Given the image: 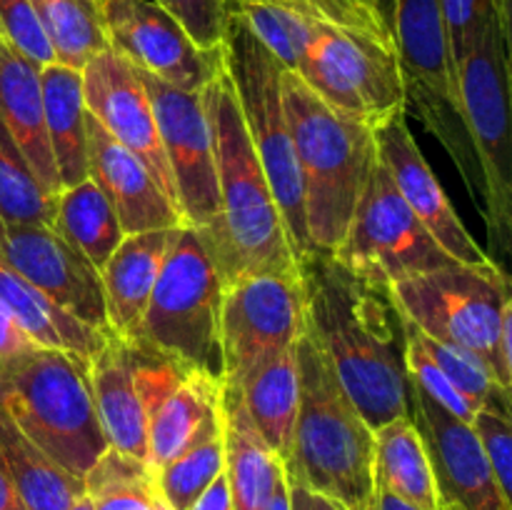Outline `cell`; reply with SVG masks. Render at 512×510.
I'll use <instances>...</instances> for the list:
<instances>
[{"label": "cell", "mask_w": 512, "mask_h": 510, "mask_svg": "<svg viewBox=\"0 0 512 510\" xmlns=\"http://www.w3.org/2000/svg\"><path fill=\"white\" fill-rule=\"evenodd\" d=\"M410 418L428 450L440 503L460 510H512L473 425L455 418L410 383Z\"/></svg>", "instance_id": "ac0fdd59"}, {"label": "cell", "mask_w": 512, "mask_h": 510, "mask_svg": "<svg viewBox=\"0 0 512 510\" xmlns=\"http://www.w3.org/2000/svg\"><path fill=\"white\" fill-rule=\"evenodd\" d=\"M305 333L373 430L410 415L405 318L388 285L358 278L328 253L300 260Z\"/></svg>", "instance_id": "6da1fadb"}, {"label": "cell", "mask_w": 512, "mask_h": 510, "mask_svg": "<svg viewBox=\"0 0 512 510\" xmlns=\"http://www.w3.org/2000/svg\"><path fill=\"white\" fill-rule=\"evenodd\" d=\"M53 200L35 183L23 153L0 120V218L53 225Z\"/></svg>", "instance_id": "8d00e7d4"}, {"label": "cell", "mask_w": 512, "mask_h": 510, "mask_svg": "<svg viewBox=\"0 0 512 510\" xmlns=\"http://www.w3.org/2000/svg\"><path fill=\"white\" fill-rule=\"evenodd\" d=\"M173 15L193 43L203 50L223 48L230 10L225 0H153Z\"/></svg>", "instance_id": "f35d334b"}, {"label": "cell", "mask_w": 512, "mask_h": 510, "mask_svg": "<svg viewBox=\"0 0 512 510\" xmlns=\"http://www.w3.org/2000/svg\"><path fill=\"white\" fill-rule=\"evenodd\" d=\"M330 255L358 278L388 288L455 263L405 205L380 160L373 165L345 238Z\"/></svg>", "instance_id": "7c38bea8"}, {"label": "cell", "mask_w": 512, "mask_h": 510, "mask_svg": "<svg viewBox=\"0 0 512 510\" xmlns=\"http://www.w3.org/2000/svg\"><path fill=\"white\" fill-rule=\"evenodd\" d=\"M0 408L53 463L80 480L108 450L88 365L73 353L33 345L3 360Z\"/></svg>", "instance_id": "8992f818"}, {"label": "cell", "mask_w": 512, "mask_h": 510, "mask_svg": "<svg viewBox=\"0 0 512 510\" xmlns=\"http://www.w3.org/2000/svg\"><path fill=\"white\" fill-rule=\"evenodd\" d=\"M0 255L63 313L110 335L98 268L53 225L0 218Z\"/></svg>", "instance_id": "2e32d148"}, {"label": "cell", "mask_w": 512, "mask_h": 510, "mask_svg": "<svg viewBox=\"0 0 512 510\" xmlns=\"http://www.w3.org/2000/svg\"><path fill=\"white\" fill-rule=\"evenodd\" d=\"M188 510H233V498H230V488H228V480H225V473H220Z\"/></svg>", "instance_id": "ee69618b"}, {"label": "cell", "mask_w": 512, "mask_h": 510, "mask_svg": "<svg viewBox=\"0 0 512 510\" xmlns=\"http://www.w3.org/2000/svg\"><path fill=\"white\" fill-rule=\"evenodd\" d=\"M380 25L385 33L393 38V23H395V0H358Z\"/></svg>", "instance_id": "bcb514c9"}, {"label": "cell", "mask_w": 512, "mask_h": 510, "mask_svg": "<svg viewBox=\"0 0 512 510\" xmlns=\"http://www.w3.org/2000/svg\"><path fill=\"white\" fill-rule=\"evenodd\" d=\"M140 78L148 90L160 143L173 175L175 205L183 223L190 225L203 238L208 253H213L220 240V200L213 133L203 95L160 83L148 73H140Z\"/></svg>", "instance_id": "4fadbf2b"}, {"label": "cell", "mask_w": 512, "mask_h": 510, "mask_svg": "<svg viewBox=\"0 0 512 510\" xmlns=\"http://www.w3.org/2000/svg\"><path fill=\"white\" fill-rule=\"evenodd\" d=\"M108 48L140 73L200 93L223 70V48L203 50L153 0H100Z\"/></svg>", "instance_id": "9a60e30c"}, {"label": "cell", "mask_w": 512, "mask_h": 510, "mask_svg": "<svg viewBox=\"0 0 512 510\" xmlns=\"http://www.w3.org/2000/svg\"><path fill=\"white\" fill-rule=\"evenodd\" d=\"M283 468L338 510H375V430L308 333L298 340V415Z\"/></svg>", "instance_id": "3957f363"}, {"label": "cell", "mask_w": 512, "mask_h": 510, "mask_svg": "<svg viewBox=\"0 0 512 510\" xmlns=\"http://www.w3.org/2000/svg\"><path fill=\"white\" fill-rule=\"evenodd\" d=\"M223 68L233 83L245 130L263 165L300 265V260L310 255V243L305 230L303 183L283 103V65L238 15L230 13L223 38Z\"/></svg>", "instance_id": "9c48e42d"}, {"label": "cell", "mask_w": 512, "mask_h": 510, "mask_svg": "<svg viewBox=\"0 0 512 510\" xmlns=\"http://www.w3.org/2000/svg\"><path fill=\"white\" fill-rule=\"evenodd\" d=\"M158 510H173V508H170V505H168V503H165V500H163V498H160V503H158Z\"/></svg>", "instance_id": "f5cc1de1"}, {"label": "cell", "mask_w": 512, "mask_h": 510, "mask_svg": "<svg viewBox=\"0 0 512 510\" xmlns=\"http://www.w3.org/2000/svg\"><path fill=\"white\" fill-rule=\"evenodd\" d=\"M215 150V178L220 200V240L210 258L223 280L240 275L300 273L225 68L200 90Z\"/></svg>", "instance_id": "7a4b0ae2"}, {"label": "cell", "mask_w": 512, "mask_h": 510, "mask_svg": "<svg viewBox=\"0 0 512 510\" xmlns=\"http://www.w3.org/2000/svg\"><path fill=\"white\" fill-rule=\"evenodd\" d=\"M490 8L503 23H510V0H490Z\"/></svg>", "instance_id": "f907efd6"}, {"label": "cell", "mask_w": 512, "mask_h": 510, "mask_svg": "<svg viewBox=\"0 0 512 510\" xmlns=\"http://www.w3.org/2000/svg\"><path fill=\"white\" fill-rule=\"evenodd\" d=\"M288 498H290V510H338L330 500L320 498V495L310 493L308 488L298 483H290L288 480Z\"/></svg>", "instance_id": "f6af8a7d"}, {"label": "cell", "mask_w": 512, "mask_h": 510, "mask_svg": "<svg viewBox=\"0 0 512 510\" xmlns=\"http://www.w3.org/2000/svg\"><path fill=\"white\" fill-rule=\"evenodd\" d=\"M225 468V445H223V423L218 433L208 435L205 440L195 443L193 448L183 450L153 470L155 488L160 498L173 510H188L203 490L223 473Z\"/></svg>", "instance_id": "e575fe53"}, {"label": "cell", "mask_w": 512, "mask_h": 510, "mask_svg": "<svg viewBox=\"0 0 512 510\" xmlns=\"http://www.w3.org/2000/svg\"><path fill=\"white\" fill-rule=\"evenodd\" d=\"M393 45L405 85V110L443 143L460 175L478 193V165L458 98V68L440 0H395Z\"/></svg>", "instance_id": "30bf717a"}, {"label": "cell", "mask_w": 512, "mask_h": 510, "mask_svg": "<svg viewBox=\"0 0 512 510\" xmlns=\"http://www.w3.org/2000/svg\"><path fill=\"white\" fill-rule=\"evenodd\" d=\"M95 415L108 448L145 463L148 460V415L133 378V345L108 335L88 368ZM148 465V463H145Z\"/></svg>", "instance_id": "7402d4cb"}, {"label": "cell", "mask_w": 512, "mask_h": 510, "mask_svg": "<svg viewBox=\"0 0 512 510\" xmlns=\"http://www.w3.org/2000/svg\"><path fill=\"white\" fill-rule=\"evenodd\" d=\"M260 510H290V498H288V478L285 473L280 475V480L275 483L273 493L265 500V505Z\"/></svg>", "instance_id": "c3c4849f"}, {"label": "cell", "mask_w": 512, "mask_h": 510, "mask_svg": "<svg viewBox=\"0 0 512 510\" xmlns=\"http://www.w3.org/2000/svg\"><path fill=\"white\" fill-rule=\"evenodd\" d=\"M0 468L28 510H70L85 495L83 480L48 458L0 408Z\"/></svg>", "instance_id": "f1b7e54d"}, {"label": "cell", "mask_w": 512, "mask_h": 510, "mask_svg": "<svg viewBox=\"0 0 512 510\" xmlns=\"http://www.w3.org/2000/svg\"><path fill=\"white\" fill-rule=\"evenodd\" d=\"M223 290L225 280L203 238L190 225H180L130 343L223 380Z\"/></svg>", "instance_id": "52a82bcc"}, {"label": "cell", "mask_w": 512, "mask_h": 510, "mask_svg": "<svg viewBox=\"0 0 512 510\" xmlns=\"http://www.w3.org/2000/svg\"><path fill=\"white\" fill-rule=\"evenodd\" d=\"M403 318L420 333L473 353L495 383L512 385V288L498 260L450 263L390 285Z\"/></svg>", "instance_id": "5b68a950"}, {"label": "cell", "mask_w": 512, "mask_h": 510, "mask_svg": "<svg viewBox=\"0 0 512 510\" xmlns=\"http://www.w3.org/2000/svg\"><path fill=\"white\" fill-rule=\"evenodd\" d=\"M440 510H460V508H455V505H443V508Z\"/></svg>", "instance_id": "db71d44e"}, {"label": "cell", "mask_w": 512, "mask_h": 510, "mask_svg": "<svg viewBox=\"0 0 512 510\" xmlns=\"http://www.w3.org/2000/svg\"><path fill=\"white\" fill-rule=\"evenodd\" d=\"M413 330L425 353H428L430 358H433V363L443 370L445 378L460 390V395H463L470 405H475V410L485 408L510 415V390H505L503 385L495 383V378L490 375V370L485 368L483 360L475 358L473 353L453 348V345L438 343V340H433L430 335L420 333L415 325Z\"/></svg>", "instance_id": "d590c367"}, {"label": "cell", "mask_w": 512, "mask_h": 510, "mask_svg": "<svg viewBox=\"0 0 512 510\" xmlns=\"http://www.w3.org/2000/svg\"><path fill=\"white\" fill-rule=\"evenodd\" d=\"M305 335L300 273L240 275L225 283L220 305L223 383L238 380L255 363L298 345Z\"/></svg>", "instance_id": "5bb4252c"}, {"label": "cell", "mask_w": 512, "mask_h": 510, "mask_svg": "<svg viewBox=\"0 0 512 510\" xmlns=\"http://www.w3.org/2000/svg\"><path fill=\"white\" fill-rule=\"evenodd\" d=\"M440 10H443L450 50H453L455 68H458L460 60L478 40L485 15L490 10V0H440Z\"/></svg>", "instance_id": "60d3db41"}, {"label": "cell", "mask_w": 512, "mask_h": 510, "mask_svg": "<svg viewBox=\"0 0 512 510\" xmlns=\"http://www.w3.org/2000/svg\"><path fill=\"white\" fill-rule=\"evenodd\" d=\"M50 45L55 63L83 68L108 50L100 0H30Z\"/></svg>", "instance_id": "d6a6232c"}, {"label": "cell", "mask_w": 512, "mask_h": 510, "mask_svg": "<svg viewBox=\"0 0 512 510\" xmlns=\"http://www.w3.org/2000/svg\"><path fill=\"white\" fill-rule=\"evenodd\" d=\"M80 73H83L85 113L98 120L110 138L138 155L165 195L175 203L173 175L165 160L158 123L140 70L108 48L90 58Z\"/></svg>", "instance_id": "e0dca14e"}, {"label": "cell", "mask_w": 512, "mask_h": 510, "mask_svg": "<svg viewBox=\"0 0 512 510\" xmlns=\"http://www.w3.org/2000/svg\"><path fill=\"white\" fill-rule=\"evenodd\" d=\"M0 38L40 68L55 63L53 45L30 0H0Z\"/></svg>", "instance_id": "74e56055"}, {"label": "cell", "mask_w": 512, "mask_h": 510, "mask_svg": "<svg viewBox=\"0 0 512 510\" xmlns=\"http://www.w3.org/2000/svg\"><path fill=\"white\" fill-rule=\"evenodd\" d=\"M375 510H418V508L393 498L390 493H383V490H375Z\"/></svg>", "instance_id": "681fc988"}, {"label": "cell", "mask_w": 512, "mask_h": 510, "mask_svg": "<svg viewBox=\"0 0 512 510\" xmlns=\"http://www.w3.org/2000/svg\"><path fill=\"white\" fill-rule=\"evenodd\" d=\"M220 423L225 445V480L233 510H260L285 473L283 460L268 448L238 400L220 385Z\"/></svg>", "instance_id": "4316f807"}, {"label": "cell", "mask_w": 512, "mask_h": 510, "mask_svg": "<svg viewBox=\"0 0 512 510\" xmlns=\"http://www.w3.org/2000/svg\"><path fill=\"white\" fill-rule=\"evenodd\" d=\"M253 428L280 460L288 458L298 415V345L255 363L238 380L223 383Z\"/></svg>", "instance_id": "cb8c5ba5"}, {"label": "cell", "mask_w": 512, "mask_h": 510, "mask_svg": "<svg viewBox=\"0 0 512 510\" xmlns=\"http://www.w3.org/2000/svg\"><path fill=\"white\" fill-rule=\"evenodd\" d=\"M375 490L418 510L443 508L428 450L410 415L375 430Z\"/></svg>", "instance_id": "f546056e"}, {"label": "cell", "mask_w": 512, "mask_h": 510, "mask_svg": "<svg viewBox=\"0 0 512 510\" xmlns=\"http://www.w3.org/2000/svg\"><path fill=\"white\" fill-rule=\"evenodd\" d=\"M473 430L480 440L485 458L493 468L500 490L512 500V423L510 415L498 410H478L473 418Z\"/></svg>", "instance_id": "ab89813d"}, {"label": "cell", "mask_w": 512, "mask_h": 510, "mask_svg": "<svg viewBox=\"0 0 512 510\" xmlns=\"http://www.w3.org/2000/svg\"><path fill=\"white\" fill-rule=\"evenodd\" d=\"M0 510H28V505L23 503V498L13 488V483L3 473V468H0Z\"/></svg>", "instance_id": "7dc6e473"}, {"label": "cell", "mask_w": 512, "mask_h": 510, "mask_svg": "<svg viewBox=\"0 0 512 510\" xmlns=\"http://www.w3.org/2000/svg\"><path fill=\"white\" fill-rule=\"evenodd\" d=\"M0 120L23 153L35 183L48 198L60 193L48 130H45L40 65L0 38Z\"/></svg>", "instance_id": "44dd1931"}, {"label": "cell", "mask_w": 512, "mask_h": 510, "mask_svg": "<svg viewBox=\"0 0 512 510\" xmlns=\"http://www.w3.org/2000/svg\"><path fill=\"white\" fill-rule=\"evenodd\" d=\"M250 33L270 50L283 70L295 73L313 40L318 20H330L323 10L300 0H253V3L228 5Z\"/></svg>", "instance_id": "1f68e13d"}, {"label": "cell", "mask_w": 512, "mask_h": 510, "mask_svg": "<svg viewBox=\"0 0 512 510\" xmlns=\"http://www.w3.org/2000/svg\"><path fill=\"white\" fill-rule=\"evenodd\" d=\"M0 305L25 330L35 345L65 350L90 368L108 335L63 313L58 305L40 295L25 278H20L0 255Z\"/></svg>", "instance_id": "83f0119b"}, {"label": "cell", "mask_w": 512, "mask_h": 510, "mask_svg": "<svg viewBox=\"0 0 512 510\" xmlns=\"http://www.w3.org/2000/svg\"><path fill=\"white\" fill-rule=\"evenodd\" d=\"M53 228L98 270L125 238L113 205L90 178L55 195Z\"/></svg>", "instance_id": "4dcf8cb0"}, {"label": "cell", "mask_w": 512, "mask_h": 510, "mask_svg": "<svg viewBox=\"0 0 512 510\" xmlns=\"http://www.w3.org/2000/svg\"><path fill=\"white\" fill-rule=\"evenodd\" d=\"M283 103L303 183L310 253H333L378 163L375 125L340 113L283 70Z\"/></svg>", "instance_id": "277c9868"}, {"label": "cell", "mask_w": 512, "mask_h": 510, "mask_svg": "<svg viewBox=\"0 0 512 510\" xmlns=\"http://www.w3.org/2000/svg\"><path fill=\"white\" fill-rule=\"evenodd\" d=\"M220 385L213 375L190 370L178 388L148 415V468L158 470L175 455L220 430Z\"/></svg>", "instance_id": "d4e9b609"}, {"label": "cell", "mask_w": 512, "mask_h": 510, "mask_svg": "<svg viewBox=\"0 0 512 510\" xmlns=\"http://www.w3.org/2000/svg\"><path fill=\"white\" fill-rule=\"evenodd\" d=\"M33 345L35 343L25 335V330L20 328V325L10 318L8 310L0 305V363L25 353V350H30Z\"/></svg>", "instance_id": "7bdbcfd3"}, {"label": "cell", "mask_w": 512, "mask_h": 510, "mask_svg": "<svg viewBox=\"0 0 512 510\" xmlns=\"http://www.w3.org/2000/svg\"><path fill=\"white\" fill-rule=\"evenodd\" d=\"M45 130L60 190L88 178V133H85L83 73L63 63L40 68Z\"/></svg>", "instance_id": "484cf974"}, {"label": "cell", "mask_w": 512, "mask_h": 510, "mask_svg": "<svg viewBox=\"0 0 512 510\" xmlns=\"http://www.w3.org/2000/svg\"><path fill=\"white\" fill-rule=\"evenodd\" d=\"M225 3L235 5V3H253V0H225ZM300 3L315 5V8L323 10V13L328 15L333 23L355 25V28H373V30H380V33H385L383 25H380L378 20H375L373 15H370L368 10L358 3V0H300Z\"/></svg>", "instance_id": "b9f144b4"}, {"label": "cell", "mask_w": 512, "mask_h": 510, "mask_svg": "<svg viewBox=\"0 0 512 510\" xmlns=\"http://www.w3.org/2000/svg\"><path fill=\"white\" fill-rule=\"evenodd\" d=\"M375 145H378V160L388 170L400 198L455 263L483 265L493 260L468 233L445 195L438 175L433 173L423 150L415 143L408 125V110H398L375 125Z\"/></svg>", "instance_id": "d6986e66"}, {"label": "cell", "mask_w": 512, "mask_h": 510, "mask_svg": "<svg viewBox=\"0 0 512 510\" xmlns=\"http://www.w3.org/2000/svg\"><path fill=\"white\" fill-rule=\"evenodd\" d=\"M70 510H93V505H90V500L83 495V498H80Z\"/></svg>", "instance_id": "816d5d0a"}, {"label": "cell", "mask_w": 512, "mask_h": 510, "mask_svg": "<svg viewBox=\"0 0 512 510\" xmlns=\"http://www.w3.org/2000/svg\"><path fill=\"white\" fill-rule=\"evenodd\" d=\"M510 40L512 28L500 23L490 8L478 40L458 63L460 110L478 165L485 225L503 253L512 240Z\"/></svg>", "instance_id": "ba28073f"}, {"label": "cell", "mask_w": 512, "mask_h": 510, "mask_svg": "<svg viewBox=\"0 0 512 510\" xmlns=\"http://www.w3.org/2000/svg\"><path fill=\"white\" fill-rule=\"evenodd\" d=\"M93 510H158L153 470L130 455L108 448L83 478Z\"/></svg>", "instance_id": "836d02e7"}, {"label": "cell", "mask_w": 512, "mask_h": 510, "mask_svg": "<svg viewBox=\"0 0 512 510\" xmlns=\"http://www.w3.org/2000/svg\"><path fill=\"white\" fill-rule=\"evenodd\" d=\"M88 133V178L113 205L123 235L178 228L183 223L178 205L165 195L148 165L110 138L98 120L85 113Z\"/></svg>", "instance_id": "ffe728a7"}, {"label": "cell", "mask_w": 512, "mask_h": 510, "mask_svg": "<svg viewBox=\"0 0 512 510\" xmlns=\"http://www.w3.org/2000/svg\"><path fill=\"white\" fill-rule=\"evenodd\" d=\"M295 75L325 103L365 123L378 125L405 110V85L393 38L380 30L318 20Z\"/></svg>", "instance_id": "8fae6325"}, {"label": "cell", "mask_w": 512, "mask_h": 510, "mask_svg": "<svg viewBox=\"0 0 512 510\" xmlns=\"http://www.w3.org/2000/svg\"><path fill=\"white\" fill-rule=\"evenodd\" d=\"M180 228V225H178ZM175 228L125 235L105 260L100 273L108 330L115 338L130 340L148 308L150 293L158 283Z\"/></svg>", "instance_id": "603a6c76"}]
</instances>
